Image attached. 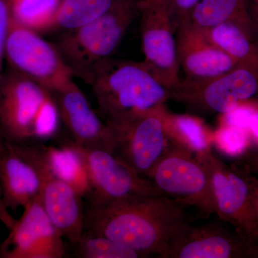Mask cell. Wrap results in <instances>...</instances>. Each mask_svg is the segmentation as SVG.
<instances>
[{
    "label": "cell",
    "instance_id": "6da1fadb",
    "mask_svg": "<svg viewBox=\"0 0 258 258\" xmlns=\"http://www.w3.org/2000/svg\"><path fill=\"white\" fill-rule=\"evenodd\" d=\"M184 208L161 195L90 204L85 211L84 231L111 239L144 257L166 258L171 236L186 220Z\"/></svg>",
    "mask_w": 258,
    "mask_h": 258
},
{
    "label": "cell",
    "instance_id": "7a4b0ae2",
    "mask_svg": "<svg viewBox=\"0 0 258 258\" xmlns=\"http://www.w3.org/2000/svg\"><path fill=\"white\" fill-rule=\"evenodd\" d=\"M92 88L100 113L115 121L165 105L170 91L144 61L113 58L100 64L85 81Z\"/></svg>",
    "mask_w": 258,
    "mask_h": 258
},
{
    "label": "cell",
    "instance_id": "3957f363",
    "mask_svg": "<svg viewBox=\"0 0 258 258\" xmlns=\"http://www.w3.org/2000/svg\"><path fill=\"white\" fill-rule=\"evenodd\" d=\"M61 121L54 93L12 71L0 81V138L15 144L45 141Z\"/></svg>",
    "mask_w": 258,
    "mask_h": 258
},
{
    "label": "cell",
    "instance_id": "277c9868",
    "mask_svg": "<svg viewBox=\"0 0 258 258\" xmlns=\"http://www.w3.org/2000/svg\"><path fill=\"white\" fill-rule=\"evenodd\" d=\"M139 0H119L106 14L82 27L64 32L56 47L74 76L86 81L112 57L139 15Z\"/></svg>",
    "mask_w": 258,
    "mask_h": 258
},
{
    "label": "cell",
    "instance_id": "5b68a950",
    "mask_svg": "<svg viewBox=\"0 0 258 258\" xmlns=\"http://www.w3.org/2000/svg\"><path fill=\"white\" fill-rule=\"evenodd\" d=\"M147 178L161 195L184 207H195L207 216L216 215L208 169L184 147L171 142Z\"/></svg>",
    "mask_w": 258,
    "mask_h": 258
},
{
    "label": "cell",
    "instance_id": "8992f818",
    "mask_svg": "<svg viewBox=\"0 0 258 258\" xmlns=\"http://www.w3.org/2000/svg\"><path fill=\"white\" fill-rule=\"evenodd\" d=\"M165 105L115 121L106 122L111 153L147 178L171 144L164 123Z\"/></svg>",
    "mask_w": 258,
    "mask_h": 258
},
{
    "label": "cell",
    "instance_id": "52a82bcc",
    "mask_svg": "<svg viewBox=\"0 0 258 258\" xmlns=\"http://www.w3.org/2000/svg\"><path fill=\"white\" fill-rule=\"evenodd\" d=\"M38 33L10 17L5 58L15 72L52 93L60 92L74 82V75L56 45Z\"/></svg>",
    "mask_w": 258,
    "mask_h": 258
},
{
    "label": "cell",
    "instance_id": "ba28073f",
    "mask_svg": "<svg viewBox=\"0 0 258 258\" xmlns=\"http://www.w3.org/2000/svg\"><path fill=\"white\" fill-rule=\"evenodd\" d=\"M141 38L146 64L173 91L181 82L176 31L166 0H139Z\"/></svg>",
    "mask_w": 258,
    "mask_h": 258
},
{
    "label": "cell",
    "instance_id": "9c48e42d",
    "mask_svg": "<svg viewBox=\"0 0 258 258\" xmlns=\"http://www.w3.org/2000/svg\"><path fill=\"white\" fill-rule=\"evenodd\" d=\"M166 258H258V245L221 222L195 225L185 220L171 236Z\"/></svg>",
    "mask_w": 258,
    "mask_h": 258
},
{
    "label": "cell",
    "instance_id": "30bf717a",
    "mask_svg": "<svg viewBox=\"0 0 258 258\" xmlns=\"http://www.w3.org/2000/svg\"><path fill=\"white\" fill-rule=\"evenodd\" d=\"M196 157L210 174L217 216L257 244L250 191L242 171L232 164L227 165L211 148Z\"/></svg>",
    "mask_w": 258,
    "mask_h": 258
},
{
    "label": "cell",
    "instance_id": "8fae6325",
    "mask_svg": "<svg viewBox=\"0 0 258 258\" xmlns=\"http://www.w3.org/2000/svg\"><path fill=\"white\" fill-rule=\"evenodd\" d=\"M74 144L87 169L91 186L90 204L105 205L138 197L161 195L150 180L120 162L111 152L104 149H86Z\"/></svg>",
    "mask_w": 258,
    "mask_h": 258
},
{
    "label": "cell",
    "instance_id": "7c38bea8",
    "mask_svg": "<svg viewBox=\"0 0 258 258\" xmlns=\"http://www.w3.org/2000/svg\"><path fill=\"white\" fill-rule=\"evenodd\" d=\"M258 95V64H239L230 72L195 88L170 91L169 100L200 113L225 114Z\"/></svg>",
    "mask_w": 258,
    "mask_h": 258
},
{
    "label": "cell",
    "instance_id": "4fadbf2b",
    "mask_svg": "<svg viewBox=\"0 0 258 258\" xmlns=\"http://www.w3.org/2000/svg\"><path fill=\"white\" fill-rule=\"evenodd\" d=\"M23 215L0 247L5 258H62L63 236L44 210L40 198L24 207Z\"/></svg>",
    "mask_w": 258,
    "mask_h": 258
},
{
    "label": "cell",
    "instance_id": "5bb4252c",
    "mask_svg": "<svg viewBox=\"0 0 258 258\" xmlns=\"http://www.w3.org/2000/svg\"><path fill=\"white\" fill-rule=\"evenodd\" d=\"M21 144L41 176L39 198L44 210L64 238L71 244L75 243L84 232L82 197L73 186L52 173L45 160L41 146Z\"/></svg>",
    "mask_w": 258,
    "mask_h": 258
},
{
    "label": "cell",
    "instance_id": "9a60e30c",
    "mask_svg": "<svg viewBox=\"0 0 258 258\" xmlns=\"http://www.w3.org/2000/svg\"><path fill=\"white\" fill-rule=\"evenodd\" d=\"M176 40L180 71H183L184 79H181L174 90L202 86L230 72L239 64L189 23L179 25Z\"/></svg>",
    "mask_w": 258,
    "mask_h": 258
},
{
    "label": "cell",
    "instance_id": "2e32d148",
    "mask_svg": "<svg viewBox=\"0 0 258 258\" xmlns=\"http://www.w3.org/2000/svg\"><path fill=\"white\" fill-rule=\"evenodd\" d=\"M42 179L21 144L0 138V191L8 209L24 208L40 197Z\"/></svg>",
    "mask_w": 258,
    "mask_h": 258
},
{
    "label": "cell",
    "instance_id": "e0dca14e",
    "mask_svg": "<svg viewBox=\"0 0 258 258\" xmlns=\"http://www.w3.org/2000/svg\"><path fill=\"white\" fill-rule=\"evenodd\" d=\"M61 121L72 135L73 142L86 149H104L111 152V135L103 121L90 106L76 83L54 93Z\"/></svg>",
    "mask_w": 258,
    "mask_h": 258
},
{
    "label": "cell",
    "instance_id": "ac0fdd59",
    "mask_svg": "<svg viewBox=\"0 0 258 258\" xmlns=\"http://www.w3.org/2000/svg\"><path fill=\"white\" fill-rule=\"evenodd\" d=\"M227 22L240 25L258 40L257 30L246 0H200L185 23L206 30Z\"/></svg>",
    "mask_w": 258,
    "mask_h": 258
},
{
    "label": "cell",
    "instance_id": "d6986e66",
    "mask_svg": "<svg viewBox=\"0 0 258 258\" xmlns=\"http://www.w3.org/2000/svg\"><path fill=\"white\" fill-rule=\"evenodd\" d=\"M47 166L55 175L71 185L83 198H89L91 186L86 164L74 142L56 147L41 146Z\"/></svg>",
    "mask_w": 258,
    "mask_h": 258
},
{
    "label": "cell",
    "instance_id": "ffe728a7",
    "mask_svg": "<svg viewBox=\"0 0 258 258\" xmlns=\"http://www.w3.org/2000/svg\"><path fill=\"white\" fill-rule=\"evenodd\" d=\"M207 39L238 64H258V40L231 22L200 30Z\"/></svg>",
    "mask_w": 258,
    "mask_h": 258
},
{
    "label": "cell",
    "instance_id": "44dd1931",
    "mask_svg": "<svg viewBox=\"0 0 258 258\" xmlns=\"http://www.w3.org/2000/svg\"><path fill=\"white\" fill-rule=\"evenodd\" d=\"M164 123L171 142L195 155L211 148L210 136L201 118L190 114H176L165 108Z\"/></svg>",
    "mask_w": 258,
    "mask_h": 258
},
{
    "label": "cell",
    "instance_id": "7402d4cb",
    "mask_svg": "<svg viewBox=\"0 0 258 258\" xmlns=\"http://www.w3.org/2000/svg\"><path fill=\"white\" fill-rule=\"evenodd\" d=\"M61 0H9L10 17L15 23L34 31L54 29Z\"/></svg>",
    "mask_w": 258,
    "mask_h": 258
},
{
    "label": "cell",
    "instance_id": "603a6c76",
    "mask_svg": "<svg viewBox=\"0 0 258 258\" xmlns=\"http://www.w3.org/2000/svg\"><path fill=\"white\" fill-rule=\"evenodd\" d=\"M119 0H61L53 30L70 31L91 23L113 8Z\"/></svg>",
    "mask_w": 258,
    "mask_h": 258
},
{
    "label": "cell",
    "instance_id": "cb8c5ba5",
    "mask_svg": "<svg viewBox=\"0 0 258 258\" xmlns=\"http://www.w3.org/2000/svg\"><path fill=\"white\" fill-rule=\"evenodd\" d=\"M75 254L81 258H139L142 254L103 236L84 231L79 240L72 244Z\"/></svg>",
    "mask_w": 258,
    "mask_h": 258
},
{
    "label": "cell",
    "instance_id": "d4e9b609",
    "mask_svg": "<svg viewBox=\"0 0 258 258\" xmlns=\"http://www.w3.org/2000/svg\"><path fill=\"white\" fill-rule=\"evenodd\" d=\"M212 139L220 152L232 157H240L252 146L249 131L230 125H220Z\"/></svg>",
    "mask_w": 258,
    "mask_h": 258
},
{
    "label": "cell",
    "instance_id": "484cf974",
    "mask_svg": "<svg viewBox=\"0 0 258 258\" xmlns=\"http://www.w3.org/2000/svg\"><path fill=\"white\" fill-rule=\"evenodd\" d=\"M257 111V103L254 100L243 102L222 115L221 124L249 131Z\"/></svg>",
    "mask_w": 258,
    "mask_h": 258
},
{
    "label": "cell",
    "instance_id": "4316f807",
    "mask_svg": "<svg viewBox=\"0 0 258 258\" xmlns=\"http://www.w3.org/2000/svg\"><path fill=\"white\" fill-rule=\"evenodd\" d=\"M200 0H166L175 31L181 24L187 21L191 12Z\"/></svg>",
    "mask_w": 258,
    "mask_h": 258
},
{
    "label": "cell",
    "instance_id": "83f0119b",
    "mask_svg": "<svg viewBox=\"0 0 258 258\" xmlns=\"http://www.w3.org/2000/svg\"><path fill=\"white\" fill-rule=\"evenodd\" d=\"M10 20L9 0H0V81L3 78V61Z\"/></svg>",
    "mask_w": 258,
    "mask_h": 258
},
{
    "label": "cell",
    "instance_id": "f1b7e54d",
    "mask_svg": "<svg viewBox=\"0 0 258 258\" xmlns=\"http://www.w3.org/2000/svg\"><path fill=\"white\" fill-rule=\"evenodd\" d=\"M232 164L258 177V149H248Z\"/></svg>",
    "mask_w": 258,
    "mask_h": 258
},
{
    "label": "cell",
    "instance_id": "f546056e",
    "mask_svg": "<svg viewBox=\"0 0 258 258\" xmlns=\"http://www.w3.org/2000/svg\"><path fill=\"white\" fill-rule=\"evenodd\" d=\"M233 165V164H232ZM237 167V166L233 165ZM242 171V174L248 183L249 191H250L251 202H252V208H253L254 219H255L256 227H257V244L258 245V177L249 174L247 171L237 167Z\"/></svg>",
    "mask_w": 258,
    "mask_h": 258
},
{
    "label": "cell",
    "instance_id": "4dcf8cb0",
    "mask_svg": "<svg viewBox=\"0 0 258 258\" xmlns=\"http://www.w3.org/2000/svg\"><path fill=\"white\" fill-rule=\"evenodd\" d=\"M249 14L252 17L258 32V0H246Z\"/></svg>",
    "mask_w": 258,
    "mask_h": 258
},
{
    "label": "cell",
    "instance_id": "1f68e13d",
    "mask_svg": "<svg viewBox=\"0 0 258 258\" xmlns=\"http://www.w3.org/2000/svg\"><path fill=\"white\" fill-rule=\"evenodd\" d=\"M0 221L3 222L8 229H11L16 220L10 214H5L0 210Z\"/></svg>",
    "mask_w": 258,
    "mask_h": 258
},
{
    "label": "cell",
    "instance_id": "d6a6232c",
    "mask_svg": "<svg viewBox=\"0 0 258 258\" xmlns=\"http://www.w3.org/2000/svg\"><path fill=\"white\" fill-rule=\"evenodd\" d=\"M0 210L4 213L9 214L8 212V208L5 206L4 203H3V198H2L1 191H0Z\"/></svg>",
    "mask_w": 258,
    "mask_h": 258
},
{
    "label": "cell",
    "instance_id": "836d02e7",
    "mask_svg": "<svg viewBox=\"0 0 258 258\" xmlns=\"http://www.w3.org/2000/svg\"><path fill=\"white\" fill-rule=\"evenodd\" d=\"M254 101H255L256 103H257V115H258V99L254 100Z\"/></svg>",
    "mask_w": 258,
    "mask_h": 258
}]
</instances>
